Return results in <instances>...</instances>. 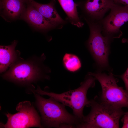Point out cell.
Wrapping results in <instances>:
<instances>
[{
  "instance_id": "obj_11",
  "label": "cell",
  "mask_w": 128,
  "mask_h": 128,
  "mask_svg": "<svg viewBox=\"0 0 128 128\" xmlns=\"http://www.w3.org/2000/svg\"><path fill=\"white\" fill-rule=\"evenodd\" d=\"M27 2L34 7L46 19L56 27L64 24V21L57 12L55 7V0H51L47 4H41L33 0H27Z\"/></svg>"
},
{
  "instance_id": "obj_19",
  "label": "cell",
  "mask_w": 128,
  "mask_h": 128,
  "mask_svg": "<svg viewBox=\"0 0 128 128\" xmlns=\"http://www.w3.org/2000/svg\"><path fill=\"white\" fill-rule=\"evenodd\" d=\"M128 119V111L124 113V116L122 119V121Z\"/></svg>"
},
{
  "instance_id": "obj_20",
  "label": "cell",
  "mask_w": 128,
  "mask_h": 128,
  "mask_svg": "<svg viewBox=\"0 0 128 128\" xmlns=\"http://www.w3.org/2000/svg\"><path fill=\"white\" fill-rule=\"evenodd\" d=\"M122 42L123 43H127L128 44V38H123L122 40Z\"/></svg>"
},
{
  "instance_id": "obj_2",
  "label": "cell",
  "mask_w": 128,
  "mask_h": 128,
  "mask_svg": "<svg viewBox=\"0 0 128 128\" xmlns=\"http://www.w3.org/2000/svg\"><path fill=\"white\" fill-rule=\"evenodd\" d=\"M34 93L42 123L48 127L76 128L80 119L69 113L65 105L53 98L47 99Z\"/></svg>"
},
{
  "instance_id": "obj_16",
  "label": "cell",
  "mask_w": 128,
  "mask_h": 128,
  "mask_svg": "<svg viewBox=\"0 0 128 128\" xmlns=\"http://www.w3.org/2000/svg\"><path fill=\"white\" fill-rule=\"evenodd\" d=\"M124 83L125 90L128 92V67L125 72L120 76Z\"/></svg>"
},
{
  "instance_id": "obj_12",
  "label": "cell",
  "mask_w": 128,
  "mask_h": 128,
  "mask_svg": "<svg viewBox=\"0 0 128 128\" xmlns=\"http://www.w3.org/2000/svg\"><path fill=\"white\" fill-rule=\"evenodd\" d=\"M17 41L14 40L11 45L0 46V72H5L14 63L19 59L20 52L16 50Z\"/></svg>"
},
{
  "instance_id": "obj_17",
  "label": "cell",
  "mask_w": 128,
  "mask_h": 128,
  "mask_svg": "<svg viewBox=\"0 0 128 128\" xmlns=\"http://www.w3.org/2000/svg\"><path fill=\"white\" fill-rule=\"evenodd\" d=\"M114 3L128 7V0H113Z\"/></svg>"
},
{
  "instance_id": "obj_3",
  "label": "cell",
  "mask_w": 128,
  "mask_h": 128,
  "mask_svg": "<svg viewBox=\"0 0 128 128\" xmlns=\"http://www.w3.org/2000/svg\"><path fill=\"white\" fill-rule=\"evenodd\" d=\"M91 109L89 114L81 119L76 128H119V121L124 113L122 108L116 107L96 98L90 100Z\"/></svg>"
},
{
  "instance_id": "obj_13",
  "label": "cell",
  "mask_w": 128,
  "mask_h": 128,
  "mask_svg": "<svg viewBox=\"0 0 128 128\" xmlns=\"http://www.w3.org/2000/svg\"><path fill=\"white\" fill-rule=\"evenodd\" d=\"M24 0H0V9L3 13L11 19L21 16L25 8Z\"/></svg>"
},
{
  "instance_id": "obj_21",
  "label": "cell",
  "mask_w": 128,
  "mask_h": 128,
  "mask_svg": "<svg viewBox=\"0 0 128 128\" xmlns=\"http://www.w3.org/2000/svg\"><path fill=\"white\" fill-rule=\"evenodd\" d=\"M25 1H26L27 2V0H24Z\"/></svg>"
},
{
  "instance_id": "obj_4",
  "label": "cell",
  "mask_w": 128,
  "mask_h": 128,
  "mask_svg": "<svg viewBox=\"0 0 128 128\" xmlns=\"http://www.w3.org/2000/svg\"><path fill=\"white\" fill-rule=\"evenodd\" d=\"M96 80L94 77L87 74L79 87L60 94L44 91L38 86L33 91L41 95L48 96L69 107L73 110V114L81 120L84 116L83 111L84 107H89L90 104V100L87 97V91L89 88L94 87Z\"/></svg>"
},
{
  "instance_id": "obj_10",
  "label": "cell",
  "mask_w": 128,
  "mask_h": 128,
  "mask_svg": "<svg viewBox=\"0 0 128 128\" xmlns=\"http://www.w3.org/2000/svg\"><path fill=\"white\" fill-rule=\"evenodd\" d=\"M21 17L39 30L45 32L56 27L47 20L33 6L28 3Z\"/></svg>"
},
{
  "instance_id": "obj_1",
  "label": "cell",
  "mask_w": 128,
  "mask_h": 128,
  "mask_svg": "<svg viewBox=\"0 0 128 128\" xmlns=\"http://www.w3.org/2000/svg\"><path fill=\"white\" fill-rule=\"evenodd\" d=\"M46 56H33L25 60L21 57L3 75L6 80L22 85H28L38 80L49 79L50 69L44 63Z\"/></svg>"
},
{
  "instance_id": "obj_8",
  "label": "cell",
  "mask_w": 128,
  "mask_h": 128,
  "mask_svg": "<svg viewBox=\"0 0 128 128\" xmlns=\"http://www.w3.org/2000/svg\"><path fill=\"white\" fill-rule=\"evenodd\" d=\"M109 14L101 21L102 33L112 41L122 34L121 27L128 21V7L114 3Z\"/></svg>"
},
{
  "instance_id": "obj_5",
  "label": "cell",
  "mask_w": 128,
  "mask_h": 128,
  "mask_svg": "<svg viewBox=\"0 0 128 128\" xmlns=\"http://www.w3.org/2000/svg\"><path fill=\"white\" fill-rule=\"evenodd\" d=\"M85 20L90 30L89 37L87 43V47L99 69L108 70V57L112 41L102 35L101 21Z\"/></svg>"
},
{
  "instance_id": "obj_14",
  "label": "cell",
  "mask_w": 128,
  "mask_h": 128,
  "mask_svg": "<svg viewBox=\"0 0 128 128\" xmlns=\"http://www.w3.org/2000/svg\"><path fill=\"white\" fill-rule=\"evenodd\" d=\"M67 15L71 23L78 27H82L83 23L78 14L77 7L78 5L73 0H57Z\"/></svg>"
},
{
  "instance_id": "obj_7",
  "label": "cell",
  "mask_w": 128,
  "mask_h": 128,
  "mask_svg": "<svg viewBox=\"0 0 128 128\" xmlns=\"http://www.w3.org/2000/svg\"><path fill=\"white\" fill-rule=\"evenodd\" d=\"M18 112L5 114L7 121L2 127L7 128H42L41 118L33 105L29 101L21 102L17 105Z\"/></svg>"
},
{
  "instance_id": "obj_18",
  "label": "cell",
  "mask_w": 128,
  "mask_h": 128,
  "mask_svg": "<svg viewBox=\"0 0 128 128\" xmlns=\"http://www.w3.org/2000/svg\"><path fill=\"white\" fill-rule=\"evenodd\" d=\"M123 124L122 127V128H128V119L123 121Z\"/></svg>"
},
{
  "instance_id": "obj_15",
  "label": "cell",
  "mask_w": 128,
  "mask_h": 128,
  "mask_svg": "<svg viewBox=\"0 0 128 128\" xmlns=\"http://www.w3.org/2000/svg\"><path fill=\"white\" fill-rule=\"evenodd\" d=\"M63 63L65 69L71 72H75L79 70L82 66L81 60L76 55L66 53L63 59Z\"/></svg>"
},
{
  "instance_id": "obj_6",
  "label": "cell",
  "mask_w": 128,
  "mask_h": 128,
  "mask_svg": "<svg viewBox=\"0 0 128 128\" xmlns=\"http://www.w3.org/2000/svg\"><path fill=\"white\" fill-rule=\"evenodd\" d=\"M100 82L102 88L101 101L113 106L128 107V92L117 84V79L111 72L108 74L98 71L89 72Z\"/></svg>"
},
{
  "instance_id": "obj_9",
  "label": "cell",
  "mask_w": 128,
  "mask_h": 128,
  "mask_svg": "<svg viewBox=\"0 0 128 128\" xmlns=\"http://www.w3.org/2000/svg\"><path fill=\"white\" fill-rule=\"evenodd\" d=\"M77 3L85 14L84 19L100 21L114 3L113 0H85Z\"/></svg>"
}]
</instances>
